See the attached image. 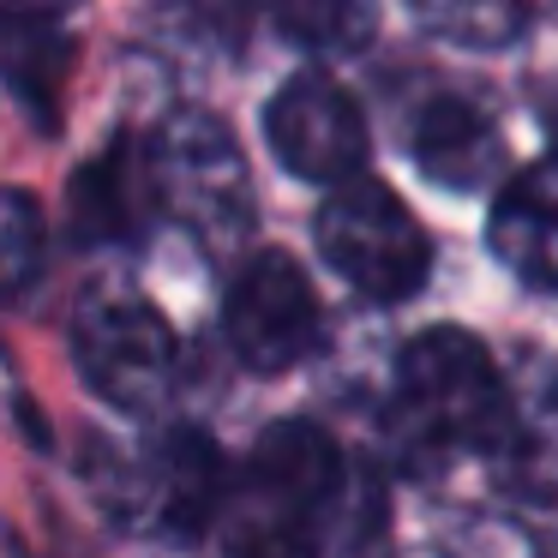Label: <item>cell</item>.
<instances>
[{
    "label": "cell",
    "mask_w": 558,
    "mask_h": 558,
    "mask_svg": "<svg viewBox=\"0 0 558 558\" xmlns=\"http://www.w3.org/2000/svg\"><path fill=\"white\" fill-rule=\"evenodd\" d=\"M498 469L529 493H558V366L529 361V373L510 385V438L498 450Z\"/></svg>",
    "instance_id": "cell-13"
},
{
    "label": "cell",
    "mask_w": 558,
    "mask_h": 558,
    "mask_svg": "<svg viewBox=\"0 0 558 558\" xmlns=\"http://www.w3.org/2000/svg\"><path fill=\"white\" fill-rule=\"evenodd\" d=\"M265 145L294 181L342 186L366 162V114L337 78L294 73L277 97L265 102Z\"/></svg>",
    "instance_id": "cell-7"
},
{
    "label": "cell",
    "mask_w": 558,
    "mask_h": 558,
    "mask_svg": "<svg viewBox=\"0 0 558 558\" xmlns=\"http://www.w3.org/2000/svg\"><path fill=\"white\" fill-rule=\"evenodd\" d=\"M222 337H229L234 361L253 373H289L325 337V306L313 294V277L301 270V258L265 246L253 253L229 282L222 301Z\"/></svg>",
    "instance_id": "cell-6"
},
{
    "label": "cell",
    "mask_w": 558,
    "mask_h": 558,
    "mask_svg": "<svg viewBox=\"0 0 558 558\" xmlns=\"http://www.w3.org/2000/svg\"><path fill=\"white\" fill-rule=\"evenodd\" d=\"M409 157L433 186L450 193H474L498 174L505 157V133H498L493 109L462 90H438V97L414 102L409 114Z\"/></svg>",
    "instance_id": "cell-9"
},
{
    "label": "cell",
    "mask_w": 558,
    "mask_h": 558,
    "mask_svg": "<svg viewBox=\"0 0 558 558\" xmlns=\"http://www.w3.org/2000/svg\"><path fill=\"white\" fill-rule=\"evenodd\" d=\"M349 474L342 450L313 421H277L241 462L222 505V558H325Z\"/></svg>",
    "instance_id": "cell-1"
},
{
    "label": "cell",
    "mask_w": 558,
    "mask_h": 558,
    "mask_svg": "<svg viewBox=\"0 0 558 558\" xmlns=\"http://www.w3.org/2000/svg\"><path fill=\"white\" fill-rule=\"evenodd\" d=\"M229 462L198 426H169L133 469L121 474V510L145 517L150 529L174 534V541H198L205 529L222 522L229 505Z\"/></svg>",
    "instance_id": "cell-8"
},
{
    "label": "cell",
    "mask_w": 558,
    "mask_h": 558,
    "mask_svg": "<svg viewBox=\"0 0 558 558\" xmlns=\"http://www.w3.org/2000/svg\"><path fill=\"white\" fill-rule=\"evenodd\" d=\"M486 253L529 289H558V157L522 162L486 210Z\"/></svg>",
    "instance_id": "cell-10"
},
{
    "label": "cell",
    "mask_w": 558,
    "mask_h": 558,
    "mask_svg": "<svg viewBox=\"0 0 558 558\" xmlns=\"http://www.w3.org/2000/svg\"><path fill=\"white\" fill-rule=\"evenodd\" d=\"M73 366L109 409L157 414L181 378V342L138 289H90L73 313Z\"/></svg>",
    "instance_id": "cell-5"
},
{
    "label": "cell",
    "mask_w": 558,
    "mask_h": 558,
    "mask_svg": "<svg viewBox=\"0 0 558 558\" xmlns=\"http://www.w3.org/2000/svg\"><path fill=\"white\" fill-rule=\"evenodd\" d=\"M390 426L402 450L426 462L493 457L510 438V378L493 366L481 337L433 325L402 342L390 378Z\"/></svg>",
    "instance_id": "cell-2"
},
{
    "label": "cell",
    "mask_w": 558,
    "mask_h": 558,
    "mask_svg": "<svg viewBox=\"0 0 558 558\" xmlns=\"http://www.w3.org/2000/svg\"><path fill=\"white\" fill-rule=\"evenodd\" d=\"M43 277V210L31 193L0 186V301H19Z\"/></svg>",
    "instance_id": "cell-16"
},
{
    "label": "cell",
    "mask_w": 558,
    "mask_h": 558,
    "mask_svg": "<svg viewBox=\"0 0 558 558\" xmlns=\"http://www.w3.org/2000/svg\"><path fill=\"white\" fill-rule=\"evenodd\" d=\"M157 210L193 229L205 246H234L253 229V174L234 133L205 109H174L145 145Z\"/></svg>",
    "instance_id": "cell-4"
},
{
    "label": "cell",
    "mask_w": 558,
    "mask_h": 558,
    "mask_svg": "<svg viewBox=\"0 0 558 558\" xmlns=\"http://www.w3.org/2000/svg\"><path fill=\"white\" fill-rule=\"evenodd\" d=\"M397 7L421 37L469 54L510 49L534 31V0H397Z\"/></svg>",
    "instance_id": "cell-14"
},
{
    "label": "cell",
    "mask_w": 558,
    "mask_h": 558,
    "mask_svg": "<svg viewBox=\"0 0 558 558\" xmlns=\"http://www.w3.org/2000/svg\"><path fill=\"white\" fill-rule=\"evenodd\" d=\"M61 19L66 13H49V7H0V73L43 126L54 121V97L73 61V37Z\"/></svg>",
    "instance_id": "cell-12"
},
{
    "label": "cell",
    "mask_w": 558,
    "mask_h": 558,
    "mask_svg": "<svg viewBox=\"0 0 558 558\" xmlns=\"http://www.w3.org/2000/svg\"><path fill=\"white\" fill-rule=\"evenodd\" d=\"M270 19L306 54H361L385 25V0H270Z\"/></svg>",
    "instance_id": "cell-15"
},
{
    "label": "cell",
    "mask_w": 558,
    "mask_h": 558,
    "mask_svg": "<svg viewBox=\"0 0 558 558\" xmlns=\"http://www.w3.org/2000/svg\"><path fill=\"white\" fill-rule=\"evenodd\" d=\"M157 210V186H150L145 150H109L73 181V234L85 246H121L145 229V217Z\"/></svg>",
    "instance_id": "cell-11"
},
{
    "label": "cell",
    "mask_w": 558,
    "mask_h": 558,
    "mask_svg": "<svg viewBox=\"0 0 558 558\" xmlns=\"http://www.w3.org/2000/svg\"><path fill=\"white\" fill-rule=\"evenodd\" d=\"M313 246L354 294L378 306L409 301L433 277V241L421 217L385 181H366V174L330 186V198L313 217Z\"/></svg>",
    "instance_id": "cell-3"
}]
</instances>
